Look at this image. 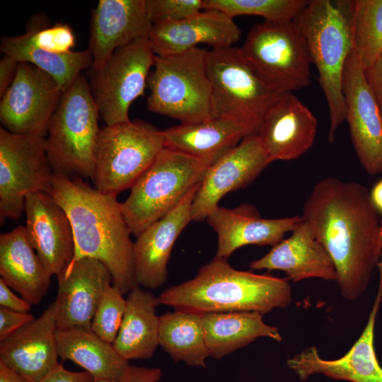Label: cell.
<instances>
[{
	"label": "cell",
	"mask_w": 382,
	"mask_h": 382,
	"mask_svg": "<svg viewBox=\"0 0 382 382\" xmlns=\"http://www.w3.org/2000/svg\"><path fill=\"white\" fill-rule=\"evenodd\" d=\"M155 53L149 38L117 50L89 83L100 117L106 126L130 121L132 103L144 94Z\"/></svg>",
	"instance_id": "cell-11"
},
{
	"label": "cell",
	"mask_w": 382,
	"mask_h": 382,
	"mask_svg": "<svg viewBox=\"0 0 382 382\" xmlns=\"http://www.w3.org/2000/svg\"><path fill=\"white\" fill-rule=\"evenodd\" d=\"M217 235L215 257L227 259L247 245L274 246L301 221V216L262 218L255 207L242 204L233 209L216 207L206 218Z\"/></svg>",
	"instance_id": "cell-22"
},
{
	"label": "cell",
	"mask_w": 382,
	"mask_h": 382,
	"mask_svg": "<svg viewBox=\"0 0 382 382\" xmlns=\"http://www.w3.org/2000/svg\"><path fill=\"white\" fill-rule=\"evenodd\" d=\"M257 312L209 313L202 316L205 341L211 357L221 359L258 337L281 342L276 327L266 324Z\"/></svg>",
	"instance_id": "cell-30"
},
{
	"label": "cell",
	"mask_w": 382,
	"mask_h": 382,
	"mask_svg": "<svg viewBox=\"0 0 382 382\" xmlns=\"http://www.w3.org/2000/svg\"><path fill=\"white\" fill-rule=\"evenodd\" d=\"M208 50L199 47L170 55L155 56L147 87L149 111L194 123L211 119L212 85Z\"/></svg>",
	"instance_id": "cell-6"
},
{
	"label": "cell",
	"mask_w": 382,
	"mask_h": 382,
	"mask_svg": "<svg viewBox=\"0 0 382 382\" xmlns=\"http://www.w3.org/2000/svg\"><path fill=\"white\" fill-rule=\"evenodd\" d=\"M239 49L270 90L292 93L309 86L312 63L308 47L294 21H264L253 25Z\"/></svg>",
	"instance_id": "cell-8"
},
{
	"label": "cell",
	"mask_w": 382,
	"mask_h": 382,
	"mask_svg": "<svg viewBox=\"0 0 382 382\" xmlns=\"http://www.w3.org/2000/svg\"><path fill=\"white\" fill-rule=\"evenodd\" d=\"M0 49L18 62L31 64L50 75L64 92L81 74V71L93 64L88 49L67 53L46 52L35 47L25 33L1 37Z\"/></svg>",
	"instance_id": "cell-31"
},
{
	"label": "cell",
	"mask_w": 382,
	"mask_h": 382,
	"mask_svg": "<svg viewBox=\"0 0 382 382\" xmlns=\"http://www.w3.org/2000/svg\"><path fill=\"white\" fill-rule=\"evenodd\" d=\"M347 18L352 51L364 70L382 57V0L335 1Z\"/></svg>",
	"instance_id": "cell-33"
},
{
	"label": "cell",
	"mask_w": 382,
	"mask_h": 382,
	"mask_svg": "<svg viewBox=\"0 0 382 382\" xmlns=\"http://www.w3.org/2000/svg\"><path fill=\"white\" fill-rule=\"evenodd\" d=\"M42 16L30 21L25 34L32 44L42 50L54 53H67L76 45L71 28L62 23L46 25Z\"/></svg>",
	"instance_id": "cell-36"
},
{
	"label": "cell",
	"mask_w": 382,
	"mask_h": 382,
	"mask_svg": "<svg viewBox=\"0 0 382 382\" xmlns=\"http://www.w3.org/2000/svg\"><path fill=\"white\" fill-rule=\"evenodd\" d=\"M249 267L252 270L282 271L294 282L311 278L335 282L337 279L331 257L303 219L288 238Z\"/></svg>",
	"instance_id": "cell-25"
},
{
	"label": "cell",
	"mask_w": 382,
	"mask_h": 382,
	"mask_svg": "<svg viewBox=\"0 0 382 382\" xmlns=\"http://www.w3.org/2000/svg\"><path fill=\"white\" fill-rule=\"evenodd\" d=\"M307 3L306 0H204V10H217L232 18L257 16L273 22L293 21Z\"/></svg>",
	"instance_id": "cell-34"
},
{
	"label": "cell",
	"mask_w": 382,
	"mask_h": 382,
	"mask_svg": "<svg viewBox=\"0 0 382 382\" xmlns=\"http://www.w3.org/2000/svg\"><path fill=\"white\" fill-rule=\"evenodd\" d=\"M128 294L124 318L112 345L127 361L149 359L159 345L160 316L156 308L160 302L140 286Z\"/></svg>",
	"instance_id": "cell-28"
},
{
	"label": "cell",
	"mask_w": 382,
	"mask_h": 382,
	"mask_svg": "<svg viewBox=\"0 0 382 382\" xmlns=\"http://www.w3.org/2000/svg\"><path fill=\"white\" fill-rule=\"evenodd\" d=\"M318 121L293 93H285L266 114L257 136L270 163L301 157L313 144Z\"/></svg>",
	"instance_id": "cell-21"
},
{
	"label": "cell",
	"mask_w": 382,
	"mask_h": 382,
	"mask_svg": "<svg viewBox=\"0 0 382 382\" xmlns=\"http://www.w3.org/2000/svg\"><path fill=\"white\" fill-rule=\"evenodd\" d=\"M35 251L23 226L0 236V278L31 305L45 296L52 277Z\"/></svg>",
	"instance_id": "cell-27"
},
{
	"label": "cell",
	"mask_w": 382,
	"mask_h": 382,
	"mask_svg": "<svg viewBox=\"0 0 382 382\" xmlns=\"http://www.w3.org/2000/svg\"><path fill=\"white\" fill-rule=\"evenodd\" d=\"M294 22L306 39L311 63L318 72L329 112L328 140L332 143L345 120L342 79L352 51L349 22L336 1L330 0L308 1Z\"/></svg>",
	"instance_id": "cell-4"
},
{
	"label": "cell",
	"mask_w": 382,
	"mask_h": 382,
	"mask_svg": "<svg viewBox=\"0 0 382 382\" xmlns=\"http://www.w3.org/2000/svg\"><path fill=\"white\" fill-rule=\"evenodd\" d=\"M369 195L376 210L382 215V178L374 184Z\"/></svg>",
	"instance_id": "cell-44"
},
{
	"label": "cell",
	"mask_w": 382,
	"mask_h": 382,
	"mask_svg": "<svg viewBox=\"0 0 382 382\" xmlns=\"http://www.w3.org/2000/svg\"><path fill=\"white\" fill-rule=\"evenodd\" d=\"M56 342L59 357L69 360L88 372L94 380L119 382L129 366L110 344L91 328L57 329Z\"/></svg>",
	"instance_id": "cell-29"
},
{
	"label": "cell",
	"mask_w": 382,
	"mask_h": 382,
	"mask_svg": "<svg viewBox=\"0 0 382 382\" xmlns=\"http://www.w3.org/2000/svg\"><path fill=\"white\" fill-rule=\"evenodd\" d=\"M19 62L13 57L4 54L0 60V96L6 93L11 84L17 70Z\"/></svg>",
	"instance_id": "cell-43"
},
{
	"label": "cell",
	"mask_w": 382,
	"mask_h": 382,
	"mask_svg": "<svg viewBox=\"0 0 382 382\" xmlns=\"http://www.w3.org/2000/svg\"><path fill=\"white\" fill-rule=\"evenodd\" d=\"M166 148L163 131L143 121L100 128L95 151V188L117 195L131 188Z\"/></svg>",
	"instance_id": "cell-10"
},
{
	"label": "cell",
	"mask_w": 382,
	"mask_h": 382,
	"mask_svg": "<svg viewBox=\"0 0 382 382\" xmlns=\"http://www.w3.org/2000/svg\"><path fill=\"white\" fill-rule=\"evenodd\" d=\"M200 183L170 212L146 228L134 243V260L139 286L156 289L168 277V263L174 243L192 221V206Z\"/></svg>",
	"instance_id": "cell-23"
},
{
	"label": "cell",
	"mask_w": 382,
	"mask_h": 382,
	"mask_svg": "<svg viewBox=\"0 0 382 382\" xmlns=\"http://www.w3.org/2000/svg\"><path fill=\"white\" fill-rule=\"evenodd\" d=\"M57 329L91 328L97 306L106 289L112 284L107 267L98 260L84 257L72 261L57 275Z\"/></svg>",
	"instance_id": "cell-17"
},
{
	"label": "cell",
	"mask_w": 382,
	"mask_h": 382,
	"mask_svg": "<svg viewBox=\"0 0 382 382\" xmlns=\"http://www.w3.org/2000/svg\"><path fill=\"white\" fill-rule=\"evenodd\" d=\"M210 166L176 150L164 148L131 187L122 203V213L132 234L170 212L196 185Z\"/></svg>",
	"instance_id": "cell-7"
},
{
	"label": "cell",
	"mask_w": 382,
	"mask_h": 382,
	"mask_svg": "<svg viewBox=\"0 0 382 382\" xmlns=\"http://www.w3.org/2000/svg\"><path fill=\"white\" fill-rule=\"evenodd\" d=\"M53 301L37 318L0 343V362L28 382H41L59 363Z\"/></svg>",
	"instance_id": "cell-20"
},
{
	"label": "cell",
	"mask_w": 382,
	"mask_h": 382,
	"mask_svg": "<svg viewBox=\"0 0 382 382\" xmlns=\"http://www.w3.org/2000/svg\"><path fill=\"white\" fill-rule=\"evenodd\" d=\"M23 211L28 239L49 274L57 275L74 259L73 228L64 209L45 192L28 194Z\"/></svg>",
	"instance_id": "cell-18"
},
{
	"label": "cell",
	"mask_w": 382,
	"mask_h": 382,
	"mask_svg": "<svg viewBox=\"0 0 382 382\" xmlns=\"http://www.w3.org/2000/svg\"><path fill=\"white\" fill-rule=\"evenodd\" d=\"M153 28L145 0H100L92 11L88 50L92 69L101 68L118 49L141 38Z\"/></svg>",
	"instance_id": "cell-19"
},
{
	"label": "cell",
	"mask_w": 382,
	"mask_h": 382,
	"mask_svg": "<svg viewBox=\"0 0 382 382\" xmlns=\"http://www.w3.org/2000/svg\"><path fill=\"white\" fill-rule=\"evenodd\" d=\"M0 306L16 312L28 313L31 304L23 298L16 296L0 278Z\"/></svg>",
	"instance_id": "cell-41"
},
{
	"label": "cell",
	"mask_w": 382,
	"mask_h": 382,
	"mask_svg": "<svg viewBox=\"0 0 382 382\" xmlns=\"http://www.w3.org/2000/svg\"><path fill=\"white\" fill-rule=\"evenodd\" d=\"M63 93L50 75L31 64L19 62L11 84L1 98L2 127L16 134L45 137Z\"/></svg>",
	"instance_id": "cell-13"
},
{
	"label": "cell",
	"mask_w": 382,
	"mask_h": 382,
	"mask_svg": "<svg viewBox=\"0 0 382 382\" xmlns=\"http://www.w3.org/2000/svg\"><path fill=\"white\" fill-rule=\"evenodd\" d=\"M54 173L46 138L11 133L0 128V220H17L25 197L35 192L48 193Z\"/></svg>",
	"instance_id": "cell-12"
},
{
	"label": "cell",
	"mask_w": 382,
	"mask_h": 382,
	"mask_svg": "<svg viewBox=\"0 0 382 382\" xmlns=\"http://www.w3.org/2000/svg\"><path fill=\"white\" fill-rule=\"evenodd\" d=\"M376 295L369 314L366 324L349 351L335 359L320 357L316 347H309L289 358L288 367L301 381L314 374H323L336 380L352 382H382V366L375 350V326L382 302V259Z\"/></svg>",
	"instance_id": "cell-15"
},
{
	"label": "cell",
	"mask_w": 382,
	"mask_h": 382,
	"mask_svg": "<svg viewBox=\"0 0 382 382\" xmlns=\"http://www.w3.org/2000/svg\"><path fill=\"white\" fill-rule=\"evenodd\" d=\"M202 315L175 310L160 316L159 345L171 359L192 366L206 367L210 357L202 324Z\"/></svg>",
	"instance_id": "cell-32"
},
{
	"label": "cell",
	"mask_w": 382,
	"mask_h": 382,
	"mask_svg": "<svg viewBox=\"0 0 382 382\" xmlns=\"http://www.w3.org/2000/svg\"><path fill=\"white\" fill-rule=\"evenodd\" d=\"M166 147L212 165L236 147L245 137L255 134L236 120L211 118L180 123L163 130Z\"/></svg>",
	"instance_id": "cell-26"
},
{
	"label": "cell",
	"mask_w": 382,
	"mask_h": 382,
	"mask_svg": "<svg viewBox=\"0 0 382 382\" xmlns=\"http://www.w3.org/2000/svg\"><path fill=\"white\" fill-rule=\"evenodd\" d=\"M0 382H28L21 376L0 362Z\"/></svg>",
	"instance_id": "cell-45"
},
{
	"label": "cell",
	"mask_w": 382,
	"mask_h": 382,
	"mask_svg": "<svg viewBox=\"0 0 382 382\" xmlns=\"http://www.w3.org/2000/svg\"><path fill=\"white\" fill-rule=\"evenodd\" d=\"M35 319L33 314L19 313L0 306V341L30 323Z\"/></svg>",
	"instance_id": "cell-38"
},
{
	"label": "cell",
	"mask_w": 382,
	"mask_h": 382,
	"mask_svg": "<svg viewBox=\"0 0 382 382\" xmlns=\"http://www.w3.org/2000/svg\"><path fill=\"white\" fill-rule=\"evenodd\" d=\"M270 163L257 134L245 137L207 168L193 199L192 220L206 219L224 196L246 187Z\"/></svg>",
	"instance_id": "cell-16"
},
{
	"label": "cell",
	"mask_w": 382,
	"mask_h": 382,
	"mask_svg": "<svg viewBox=\"0 0 382 382\" xmlns=\"http://www.w3.org/2000/svg\"><path fill=\"white\" fill-rule=\"evenodd\" d=\"M93 377L86 371H72L59 364L41 382H93Z\"/></svg>",
	"instance_id": "cell-39"
},
{
	"label": "cell",
	"mask_w": 382,
	"mask_h": 382,
	"mask_svg": "<svg viewBox=\"0 0 382 382\" xmlns=\"http://www.w3.org/2000/svg\"><path fill=\"white\" fill-rule=\"evenodd\" d=\"M99 117L89 83L81 74L64 92L49 125L47 154L54 173L93 179Z\"/></svg>",
	"instance_id": "cell-5"
},
{
	"label": "cell",
	"mask_w": 382,
	"mask_h": 382,
	"mask_svg": "<svg viewBox=\"0 0 382 382\" xmlns=\"http://www.w3.org/2000/svg\"><path fill=\"white\" fill-rule=\"evenodd\" d=\"M342 92L345 120L357 157L367 174L382 173V117L365 70L353 51L345 66Z\"/></svg>",
	"instance_id": "cell-14"
},
{
	"label": "cell",
	"mask_w": 382,
	"mask_h": 382,
	"mask_svg": "<svg viewBox=\"0 0 382 382\" xmlns=\"http://www.w3.org/2000/svg\"><path fill=\"white\" fill-rule=\"evenodd\" d=\"M126 305L121 291L112 284L108 286L94 313L91 325L92 331L112 344L120 330Z\"/></svg>",
	"instance_id": "cell-35"
},
{
	"label": "cell",
	"mask_w": 382,
	"mask_h": 382,
	"mask_svg": "<svg viewBox=\"0 0 382 382\" xmlns=\"http://www.w3.org/2000/svg\"><path fill=\"white\" fill-rule=\"evenodd\" d=\"M93 382H117L113 380H94Z\"/></svg>",
	"instance_id": "cell-46"
},
{
	"label": "cell",
	"mask_w": 382,
	"mask_h": 382,
	"mask_svg": "<svg viewBox=\"0 0 382 382\" xmlns=\"http://www.w3.org/2000/svg\"><path fill=\"white\" fill-rule=\"evenodd\" d=\"M365 75L382 117V57L373 66L365 70Z\"/></svg>",
	"instance_id": "cell-42"
},
{
	"label": "cell",
	"mask_w": 382,
	"mask_h": 382,
	"mask_svg": "<svg viewBox=\"0 0 382 382\" xmlns=\"http://www.w3.org/2000/svg\"><path fill=\"white\" fill-rule=\"evenodd\" d=\"M331 257L340 294L359 298L382 259V220L362 184L335 177L319 180L301 216Z\"/></svg>",
	"instance_id": "cell-1"
},
{
	"label": "cell",
	"mask_w": 382,
	"mask_h": 382,
	"mask_svg": "<svg viewBox=\"0 0 382 382\" xmlns=\"http://www.w3.org/2000/svg\"><path fill=\"white\" fill-rule=\"evenodd\" d=\"M162 375L159 368L129 365L119 382H158Z\"/></svg>",
	"instance_id": "cell-40"
},
{
	"label": "cell",
	"mask_w": 382,
	"mask_h": 382,
	"mask_svg": "<svg viewBox=\"0 0 382 382\" xmlns=\"http://www.w3.org/2000/svg\"><path fill=\"white\" fill-rule=\"evenodd\" d=\"M233 19L221 11L206 9L179 21L154 24L149 40L158 56L183 52L199 44L212 49L231 47L241 36Z\"/></svg>",
	"instance_id": "cell-24"
},
{
	"label": "cell",
	"mask_w": 382,
	"mask_h": 382,
	"mask_svg": "<svg viewBox=\"0 0 382 382\" xmlns=\"http://www.w3.org/2000/svg\"><path fill=\"white\" fill-rule=\"evenodd\" d=\"M160 304L203 315L257 312L262 315L289 306L292 291L287 279L234 269L215 257L190 280L164 289Z\"/></svg>",
	"instance_id": "cell-3"
},
{
	"label": "cell",
	"mask_w": 382,
	"mask_h": 382,
	"mask_svg": "<svg viewBox=\"0 0 382 382\" xmlns=\"http://www.w3.org/2000/svg\"><path fill=\"white\" fill-rule=\"evenodd\" d=\"M207 64L212 85L211 118L236 120L257 134L266 114L283 93L263 84L239 47L208 50Z\"/></svg>",
	"instance_id": "cell-9"
},
{
	"label": "cell",
	"mask_w": 382,
	"mask_h": 382,
	"mask_svg": "<svg viewBox=\"0 0 382 382\" xmlns=\"http://www.w3.org/2000/svg\"><path fill=\"white\" fill-rule=\"evenodd\" d=\"M70 220L75 243L74 259L100 261L112 285L122 294L139 286L135 275L134 243L117 195L92 187L79 177L54 173L48 192Z\"/></svg>",
	"instance_id": "cell-2"
},
{
	"label": "cell",
	"mask_w": 382,
	"mask_h": 382,
	"mask_svg": "<svg viewBox=\"0 0 382 382\" xmlns=\"http://www.w3.org/2000/svg\"><path fill=\"white\" fill-rule=\"evenodd\" d=\"M148 16L154 24L175 22L204 9V0H145Z\"/></svg>",
	"instance_id": "cell-37"
}]
</instances>
